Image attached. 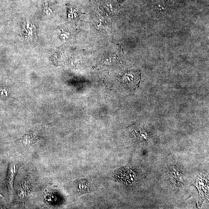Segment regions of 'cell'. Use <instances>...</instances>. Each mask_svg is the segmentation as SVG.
I'll use <instances>...</instances> for the list:
<instances>
[{"label": "cell", "instance_id": "obj_1", "mask_svg": "<svg viewBox=\"0 0 209 209\" xmlns=\"http://www.w3.org/2000/svg\"><path fill=\"white\" fill-rule=\"evenodd\" d=\"M140 74L139 71H128L120 76L119 80L120 83L127 87L135 89L139 83Z\"/></svg>", "mask_w": 209, "mask_h": 209}, {"label": "cell", "instance_id": "obj_2", "mask_svg": "<svg viewBox=\"0 0 209 209\" xmlns=\"http://www.w3.org/2000/svg\"><path fill=\"white\" fill-rule=\"evenodd\" d=\"M36 28L29 21H26L23 27V33L24 38L27 41L33 40L36 34Z\"/></svg>", "mask_w": 209, "mask_h": 209}, {"label": "cell", "instance_id": "obj_3", "mask_svg": "<svg viewBox=\"0 0 209 209\" xmlns=\"http://www.w3.org/2000/svg\"><path fill=\"white\" fill-rule=\"evenodd\" d=\"M18 171V166L14 163H12L9 165L7 172V183L9 190L11 191L13 189L14 181Z\"/></svg>", "mask_w": 209, "mask_h": 209}, {"label": "cell", "instance_id": "obj_4", "mask_svg": "<svg viewBox=\"0 0 209 209\" xmlns=\"http://www.w3.org/2000/svg\"><path fill=\"white\" fill-rule=\"evenodd\" d=\"M77 187L78 191L80 194H84L90 191V186L86 180H82L79 182L77 184Z\"/></svg>", "mask_w": 209, "mask_h": 209}, {"label": "cell", "instance_id": "obj_5", "mask_svg": "<svg viewBox=\"0 0 209 209\" xmlns=\"http://www.w3.org/2000/svg\"><path fill=\"white\" fill-rule=\"evenodd\" d=\"M52 10H50V7L48 5L45 6L44 7V12H45L48 15L49 14L51 13Z\"/></svg>", "mask_w": 209, "mask_h": 209}]
</instances>
